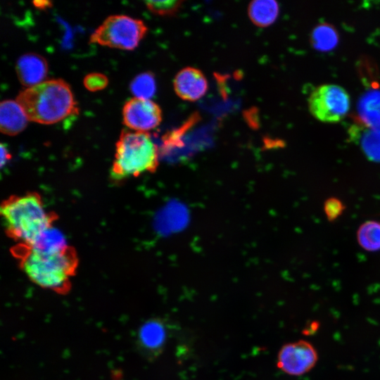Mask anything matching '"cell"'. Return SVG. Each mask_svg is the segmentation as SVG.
Listing matches in <instances>:
<instances>
[{"label": "cell", "mask_w": 380, "mask_h": 380, "mask_svg": "<svg viewBox=\"0 0 380 380\" xmlns=\"http://www.w3.org/2000/svg\"><path fill=\"white\" fill-rule=\"evenodd\" d=\"M11 253L29 279L37 286L65 294L71 288V278L75 275L79 259L70 246L51 251L16 244Z\"/></svg>", "instance_id": "obj_1"}, {"label": "cell", "mask_w": 380, "mask_h": 380, "mask_svg": "<svg viewBox=\"0 0 380 380\" xmlns=\"http://www.w3.org/2000/svg\"><path fill=\"white\" fill-rule=\"evenodd\" d=\"M0 210L6 234L17 244L32 246L58 219L34 191L11 196L1 203Z\"/></svg>", "instance_id": "obj_2"}, {"label": "cell", "mask_w": 380, "mask_h": 380, "mask_svg": "<svg viewBox=\"0 0 380 380\" xmlns=\"http://www.w3.org/2000/svg\"><path fill=\"white\" fill-rule=\"evenodd\" d=\"M16 101L28 120L50 125L77 112L69 84L63 80H50L20 91Z\"/></svg>", "instance_id": "obj_3"}, {"label": "cell", "mask_w": 380, "mask_h": 380, "mask_svg": "<svg viewBox=\"0 0 380 380\" xmlns=\"http://www.w3.org/2000/svg\"><path fill=\"white\" fill-rule=\"evenodd\" d=\"M159 152L147 132L122 130L115 144L110 177L120 182L144 173L154 172L158 167Z\"/></svg>", "instance_id": "obj_4"}, {"label": "cell", "mask_w": 380, "mask_h": 380, "mask_svg": "<svg viewBox=\"0 0 380 380\" xmlns=\"http://www.w3.org/2000/svg\"><path fill=\"white\" fill-rule=\"evenodd\" d=\"M147 30L141 20L125 15H113L106 18L95 30L89 41L110 48L133 50Z\"/></svg>", "instance_id": "obj_5"}, {"label": "cell", "mask_w": 380, "mask_h": 380, "mask_svg": "<svg viewBox=\"0 0 380 380\" xmlns=\"http://www.w3.org/2000/svg\"><path fill=\"white\" fill-rule=\"evenodd\" d=\"M311 115L320 122L336 123L348 114L350 100L346 90L334 84H325L315 88L308 98Z\"/></svg>", "instance_id": "obj_6"}, {"label": "cell", "mask_w": 380, "mask_h": 380, "mask_svg": "<svg viewBox=\"0 0 380 380\" xmlns=\"http://www.w3.org/2000/svg\"><path fill=\"white\" fill-rule=\"evenodd\" d=\"M318 361L314 346L305 340L284 345L277 355V367L290 376H299L312 370Z\"/></svg>", "instance_id": "obj_7"}, {"label": "cell", "mask_w": 380, "mask_h": 380, "mask_svg": "<svg viewBox=\"0 0 380 380\" xmlns=\"http://www.w3.org/2000/svg\"><path fill=\"white\" fill-rule=\"evenodd\" d=\"M160 106L151 100L132 98L122 108L124 124L129 129L147 132L158 127L162 121Z\"/></svg>", "instance_id": "obj_8"}, {"label": "cell", "mask_w": 380, "mask_h": 380, "mask_svg": "<svg viewBox=\"0 0 380 380\" xmlns=\"http://www.w3.org/2000/svg\"><path fill=\"white\" fill-rule=\"evenodd\" d=\"M176 94L182 100L196 101L202 98L208 89V80L198 69L186 67L179 70L173 82Z\"/></svg>", "instance_id": "obj_9"}, {"label": "cell", "mask_w": 380, "mask_h": 380, "mask_svg": "<svg viewBox=\"0 0 380 380\" xmlns=\"http://www.w3.org/2000/svg\"><path fill=\"white\" fill-rule=\"evenodd\" d=\"M15 70L20 83L28 88L44 82L47 75L48 65L43 56L28 53L18 59Z\"/></svg>", "instance_id": "obj_10"}, {"label": "cell", "mask_w": 380, "mask_h": 380, "mask_svg": "<svg viewBox=\"0 0 380 380\" xmlns=\"http://www.w3.org/2000/svg\"><path fill=\"white\" fill-rule=\"evenodd\" d=\"M28 119L16 101L5 100L0 104V130L3 134L14 136L27 126Z\"/></svg>", "instance_id": "obj_11"}, {"label": "cell", "mask_w": 380, "mask_h": 380, "mask_svg": "<svg viewBox=\"0 0 380 380\" xmlns=\"http://www.w3.org/2000/svg\"><path fill=\"white\" fill-rule=\"evenodd\" d=\"M357 124L350 129V137L358 143L368 159L380 162V130L369 127L362 122Z\"/></svg>", "instance_id": "obj_12"}, {"label": "cell", "mask_w": 380, "mask_h": 380, "mask_svg": "<svg viewBox=\"0 0 380 380\" xmlns=\"http://www.w3.org/2000/svg\"><path fill=\"white\" fill-rule=\"evenodd\" d=\"M165 338V327L163 322L158 319L147 321L139 332L141 348L148 353H158L163 348Z\"/></svg>", "instance_id": "obj_13"}, {"label": "cell", "mask_w": 380, "mask_h": 380, "mask_svg": "<svg viewBox=\"0 0 380 380\" xmlns=\"http://www.w3.org/2000/svg\"><path fill=\"white\" fill-rule=\"evenodd\" d=\"M279 12V4L273 0H255L248 7V14L252 23L258 27H265L274 23Z\"/></svg>", "instance_id": "obj_14"}, {"label": "cell", "mask_w": 380, "mask_h": 380, "mask_svg": "<svg viewBox=\"0 0 380 380\" xmlns=\"http://www.w3.org/2000/svg\"><path fill=\"white\" fill-rule=\"evenodd\" d=\"M358 110L362 123L380 130V91H371L362 96Z\"/></svg>", "instance_id": "obj_15"}, {"label": "cell", "mask_w": 380, "mask_h": 380, "mask_svg": "<svg viewBox=\"0 0 380 380\" xmlns=\"http://www.w3.org/2000/svg\"><path fill=\"white\" fill-rule=\"evenodd\" d=\"M312 46L317 51H329L338 42V35L334 27L329 23H321L312 30L310 36Z\"/></svg>", "instance_id": "obj_16"}, {"label": "cell", "mask_w": 380, "mask_h": 380, "mask_svg": "<svg viewBox=\"0 0 380 380\" xmlns=\"http://www.w3.org/2000/svg\"><path fill=\"white\" fill-rule=\"evenodd\" d=\"M360 246L367 251L380 250V222L368 220L362 224L357 232Z\"/></svg>", "instance_id": "obj_17"}, {"label": "cell", "mask_w": 380, "mask_h": 380, "mask_svg": "<svg viewBox=\"0 0 380 380\" xmlns=\"http://www.w3.org/2000/svg\"><path fill=\"white\" fill-rule=\"evenodd\" d=\"M129 88L136 98L151 100L156 91L155 77L148 72L139 74L131 82Z\"/></svg>", "instance_id": "obj_18"}, {"label": "cell", "mask_w": 380, "mask_h": 380, "mask_svg": "<svg viewBox=\"0 0 380 380\" xmlns=\"http://www.w3.org/2000/svg\"><path fill=\"white\" fill-rule=\"evenodd\" d=\"M182 1H146L147 8L153 13L170 16L176 14L182 6Z\"/></svg>", "instance_id": "obj_19"}, {"label": "cell", "mask_w": 380, "mask_h": 380, "mask_svg": "<svg viewBox=\"0 0 380 380\" xmlns=\"http://www.w3.org/2000/svg\"><path fill=\"white\" fill-rule=\"evenodd\" d=\"M84 85L90 91H96L104 89L108 83V77L99 72H92L84 78Z\"/></svg>", "instance_id": "obj_20"}, {"label": "cell", "mask_w": 380, "mask_h": 380, "mask_svg": "<svg viewBox=\"0 0 380 380\" xmlns=\"http://www.w3.org/2000/svg\"><path fill=\"white\" fill-rule=\"evenodd\" d=\"M324 210L329 220L337 219L343 212V203L336 198H328L324 205Z\"/></svg>", "instance_id": "obj_21"}, {"label": "cell", "mask_w": 380, "mask_h": 380, "mask_svg": "<svg viewBox=\"0 0 380 380\" xmlns=\"http://www.w3.org/2000/svg\"><path fill=\"white\" fill-rule=\"evenodd\" d=\"M1 165L3 167L11 158L7 148L3 144H1Z\"/></svg>", "instance_id": "obj_22"}, {"label": "cell", "mask_w": 380, "mask_h": 380, "mask_svg": "<svg viewBox=\"0 0 380 380\" xmlns=\"http://www.w3.org/2000/svg\"><path fill=\"white\" fill-rule=\"evenodd\" d=\"M33 4L35 7L40 9H44L51 6V3L49 1H33Z\"/></svg>", "instance_id": "obj_23"}]
</instances>
